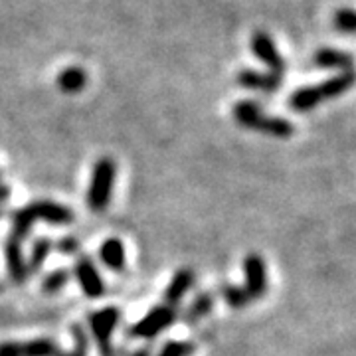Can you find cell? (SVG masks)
<instances>
[{
  "label": "cell",
  "instance_id": "1",
  "mask_svg": "<svg viewBox=\"0 0 356 356\" xmlns=\"http://www.w3.org/2000/svg\"><path fill=\"white\" fill-rule=\"evenodd\" d=\"M356 86V72H343L339 76L331 77L318 86H311V88H303L293 91V95L289 97V105H291L293 111H299V113H307L311 109H315L321 103L334 99L339 95L346 93L348 89H353Z\"/></svg>",
  "mask_w": 356,
  "mask_h": 356
},
{
  "label": "cell",
  "instance_id": "2",
  "mask_svg": "<svg viewBox=\"0 0 356 356\" xmlns=\"http://www.w3.org/2000/svg\"><path fill=\"white\" fill-rule=\"evenodd\" d=\"M234 119L245 129H254L264 135H271L277 139H287L295 133L291 121L281 117H267L257 103L240 102L234 105Z\"/></svg>",
  "mask_w": 356,
  "mask_h": 356
},
{
  "label": "cell",
  "instance_id": "3",
  "mask_svg": "<svg viewBox=\"0 0 356 356\" xmlns=\"http://www.w3.org/2000/svg\"><path fill=\"white\" fill-rule=\"evenodd\" d=\"M115 177H117V165L113 159L103 156L95 163L88 191V206L91 212H103L109 206L111 194H113Z\"/></svg>",
  "mask_w": 356,
  "mask_h": 356
},
{
  "label": "cell",
  "instance_id": "4",
  "mask_svg": "<svg viewBox=\"0 0 356 356\" xmlns=\"http://www.w3.org/2000/svg\"><path fill=\"white\" fill-rule=\"evenodd\" d=\"M178 311L177 307H168V305H159L151 309L145 317L140 318L139 323H135L131 327L129 334L133 339H147L151 341L154 337H159L161 332L166 331L170 325H175L178 321Z\"/></svg>",
  "mask_w": 356,
  "mask_h": 356
},
{
  "label": "cell",
  "instance_id": "5",
  "mask_svg": "<svg viewBox=\"0 0 356 356\" xmlns=\"http://www.w3.org/2000/svg\"><path fill=\"white\" fill-rule=\"evenodd\" d=\"M119 318H121V313L115 307H107L89 315V327L93 332V339L99 344L102 356H113L111 337H113L115 327L119 325Z\"/></svg>",
  "mask_w": 356,
  "mask_h": 356
},
{
  "label": "cell",
  "instance_id": "6",
  "mask_svg": "<svg viewBox=\"0 0 356 356\" xmlns=\"http://www.w3.org/2000/svg\"><path fill=\"white\" fill-rule=\"evenodd\" d=\"M252 51H254L255 56L267 65L269 74L283 77L285 70H287V64H285V60L281 58L275 42L271 40V36H267L264 30H257L254 36H252Z\"/></svg>",
  "mask_w": 356,
  "mask_h": 356
},
{
  "label": "cell",
  "instance_id": "7",
  "mask_svg": "<svg viewBox=\"0 0 356 356\" xmlns=\"http://www.w3.org/2000/svg\"><path fill=\"white\" fill-rule=\"evenodd\" d=\"M243 275H245V285L243 289L248 291L252 301H257L264 297L267 291V271L266 261L259 254H250L243 259Z\"/></svg>",
  "mask_w": 356,
  "mask_h": 356
},
{
  "label": "cell",
  "instance_id": "8",
  "mask_svg": "<svg viewBox=\"0 0 356 356\" xmlns=\"http://www.w3.org/2000/svg\"><path fill=\"white\" fill-rule=\"evenodd\" d=\"M28 210V214L32 216L34 222H46V224H51V226H70L74 222V212L67 208V206H62L58 202H50V200H38V202H30L24 206Z\"/></svg>",
  "mask_w": 356,
  "mask_h": 356
},
{
  "label": "cell",
  "instance_id": "9",
  "mask_svg": "<svg viewBox=\"0 0 356 356\" xmlns=\"http://www.w3.org/2000/svg\"><path fill=\"white\" fill-rule=\"evenodd\" d=\"M74 275L76 280L79 281V287L81 291L86 293L91 299H97L105 293V283H103V277L99 275V271L95 269L93 261L89 257H79L76 261V269H74Z\"/></svg>",
  "mask_w": 356,
  "mask_h": 356
},
{
  "label": "cell",
  "instance_id": "10",
  "mask_svg": "<svg viewBox=\"0 0 356 356\" xmlns=\"http://www.w3.org/2000/svg\"><path fill=\"white\" fill-rule=\"evenodd\" d=\"M4 254H6V267H8L10 280L16 283H24L28 280V267H26L24 254H22V242L8 236L6 245H4Z\"/></svg>",
  "mask_w": 356,
  "mask_h": 356
},
{
  "label": "cell",
  "instance_id": "11",
  "mask_svg": "<svg viewBox=\"0 0 356 356\" xmlns=\"http://www.w3.org/2000/svg\"><path fill=\"white\" fill-rule=\"evenodd\" d=\"M192 285H194V271L188 269V267L178 269L177 273H175V277L168 283V287L165 289V295H163L165 305L177 307L182 301V297L191 291Z\"/></svg>",
  "mask_w": 356,
  "mask_h": 356
},
{
  "label": "cell",
  "instance_id": "12",
  "mask_svg": "<svg viewBox=\"0 0 356 356\" xmlns=\"http://www.w3.org/2000/svg\"><path fill=\"white\" fill-rule=\"evenodd\" d=\"M313 62L323 70H341V72H350L353 65H355V58L350 54L341 50H334V48H321L315 54Z\"/></svg>",
  "mask_w": 356,
  "mask_h": 356
},
{
  "label": "cell",
  "instance_id": "13",
  "mask_svg": "<svg viewBox=\"0 0 356 356\" xmlns=\"http://www.w3.org/2000/svg\"><path fill=\"white\" fill-rule=\"evenodd\" d=\"M238 83L242 88L257 89V91H275L281 86V77L273 76V74H259V72H252V70H243L238 76Z\"/></svg>",
  "mask_w": 356,
  "mask_h": 356
},
{
  "label": "cell",
  "instance_id": "14",
  "mask_svg": "<svg viewBox=\"0 0 356 356\" xmlns=\"http://www.w3.org/2000/svg\"><path fill=\"white\" fill-rule=\"evenodd\" d=\"M99 257L111 271H123L125 269V245L115 238L103 242Z\"/></svg>",
  "mask_w": 356,
  "mask_h": 356
},
{
  "label": "cell",
  "instance_id": "15",
  "mask_svg": "<svg viewBox=\"0 0 356 356\" xmlns=\"http://www.w3.org/2000/svg\"><path fill=\"white\" fill-rule=\"evenodd\" d=\"M212 307H214V295H212V293H200V295L194 297V301H192L191 305L186 307V311L182 313V321H184L186 325H194V323H198L200 318L206 317V315L212 311Z\"/></svg>",
  "mask_w": 356,
  "mask_h": 356
},
{
  "label": "cell",
  "instance_id": "16",
  "mask_svg": "<svg viewBox=\"0 0 356 356\" xmlns=\"http://www.w3.org/2000/svg\"><path fill=\"white\" fill-rule=\"evenodd\" d=\"M88 86V74L81 67H67L58 74V88L64 93H77Z\"/></svg>",
  "mask_w": 356,
  "mask_h": 356
},
{
  "label": "cell",
  "instance_id": "17",
  "mask_svg": "<svg viewBox=\"0 0 356 356\" xmlns=\"http://www.w3.org/2000/svg\"><path fill=\"white\" fill-rule=\"evenodd\" d=\"M51 250H54V242L50 238H38L36 242L32 243V254L26 259V267H28V275L38 273L44 261L50 257Z\"/></svg>",
  "mask_w": 356,
  "mask_h": 356
},
{
  "label": "cell",
  "instance_id": "18",
  "mask_svg": "<svg viewBox=\"0 0 356 356\" xmlns=\"http://www.w3.org/2000/svg\"><path fill=\"white\" fill-rule=\"evenodd\" d=\"M20 355L22 356H60V346L48 341V339H36L30 343H20Z\"/></svg>",
  "mask_w": 356,
  "mask_h": 356
},
{
  "label": "cell",
  "instance_id": "19",
  "mask_svg": "<svg viewBox=\"0 0 356 356\" xmlns=\"http://www.w3.org/2000/svg\"><path fill=\"white\" fill-rule=\"evenodd\" d=\"M222 295H224V301H226L232 309H243V307H248L252 303L248 291H245L243 287H240V285H234V283L224 285V287H222Z\"/></svg>",
  "mask_w": 356,
  "mask_h": 356
},
{
  "label": "cell",
  "instance_id": "20",
  "mask_svg": "<svg viewBox=\"0 0 356 356\" xmlns=\"http://www.w3.org/2000/svg\"><path fill=\"white\" fill-rule=\"evenodd\" d=\"M70 280H72L70 269H65V267H58V269H54L51 273H48V275L44 277V281H42V289H44L46 293L62 291Z\"/></svg>",
  "mask_w": 356,
  "mask_h": 356
},
{
  "label": "cell",
  "instance_id": "21",
  "mask_svg": "<svg viewBox=\"0 0 356 356\" xmlns=\"http://www.w3.org/2000/svg\"><path fill=\"white\" fill-rule=\"evenodd\" d=\"M332 24L343 34H356V10L350 8H341L334 13Z\"/></svg>",
  "mask_w": 356,
  "mask_h": 356
},
{
  "label": "cell",
  "instance_id": "22",
  "mask_svg": "<svg viewBox=\"0 0 356 356\" xmlns=\"http://www.w3.org/2000/svg\"><path fill=\"white\" fill-rule=\"evenodd\" d=\"M72 334H74V350L70 353H62L60 356H88V348H89V339L86 331L81 327H74L72 329Z\"/></svg>",
  "mask_w": 356,
  "mask_h": 356
},
{
  "label": "cell",
  "instance_id": "23",
  "mask_svg": "<svg viewBox=\"0 0 356 356\" xmlns=\"http://www.w3.org/2000/svg\"><path fill=\"white\" fill-rule=\"evenodd\" d=\"M194 353V344L192 343H166L159 356H191Z\"/></svg>",
  "mask_w": 356,
  "mask_h": 356
},
{
  "label": "cell",
  "instance_id": "24",
  "mask_svg": "<svg viewBox=\"0 0 356 356\" xmlns=\"http://www.w3.org/2000/svg\"><path fill=\"white\" fill-rule=\"evenodd\" d=\"M56 248H58L60 254L76 255L77 250H79V242H77L74 236H65V238H62L60 242L56 243Z\"/></svg>",
  "mask_w": 356,
  "mask_h": 356
},
{
  "label": "cell",
  "instance_id": "25",
  "mask_svg": "<svg viewBox=\"0 0 356 356\" xmlns=\"http://www.w3.org/2000/svg\"><path fill=\"white\" fill-rule=\"evenodd\" d=\"M0 356H22L20 343H0Z\"/></svg>",
  "mask_w": 356,
  "mask_h": 356
},
{
  "label": "cell",
  "instance_id": "26",
  "mask_svg": "<svg viewBox=\"0 0 356 356\" xmlns=\"http://www.w3.org/2000/svg\"><path fill=\"white\" fill-rule=\"evenodd\" d=\"M8 196H10V188H8L6 184H0V204L6 202Z\"/></svg>",
  "mask_w": 356,
  "mask_h": 356
},
{
  "label": "cell",
  "instance_id": "27",
  "mask_svg": "<svg viewBox=\"0 0 356 356\" xmlns=\"http://www.w3.org/2000/svg\"><path fill=\"white\" fill-rule=\"evenodd\" d=\"M131 356H151V348H139L137 353H133Z\"/></svg>",
  "mask_w": 356,
  "mask_h": 356
}]
</instances>
